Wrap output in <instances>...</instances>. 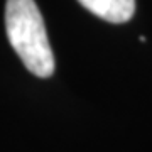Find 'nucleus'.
Instances as JSON below:
<instances>
[{"label": "nucleus", "mask_w": 152, "mask_h": 152, "mask_svg": "<svg viewBox=\"0 0 152 152\" xmlns=\"http://www.w3.org/2000/svg\"><path fill=\"white\" fill-rule=\"evenodd\" d=\"M85 9L112 24L130 20L135 12V0H78Z\"/></svg>", "instance_id": "f03ea898"}, {"label": "nucleus", "mask_w": 152, "mask_h": 152, "mask_svg": "<svg viewBox=\"0 0 152 152\" xmlns=\"http://www.w3.org/2000/svg\"><path fill=\"white\" fill-rule=\"evenodd\" d=\"M5 31L10 46L32 75L49 78L54 73V54L34 0H7Z\"/></svg>", "instance_id": "f257e3e1"}]
</instances>
